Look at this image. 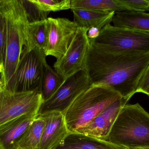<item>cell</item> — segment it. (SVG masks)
<instances>
[{"mask_svg":"<svg viewBox=\"0 0 149 149\" xmlns=\"http://www.w3.org/2000/svg\"><path fill=\"white\" fill-rule=\"evenodd\" d=\"M149 66V52L109 54L90 43L85 70L92 85L109 87L130 99Z\"/></svg>","mask_w":149,"mask_h":149,"instance_id":"cell-1","label":"cell"},{"mask_svg":"<svg viewBox=\"0 0 149 149\" xmlns=\"http://www.w3.org/2000/svg\"><path fill=\"white\" fill-rule=\"evenodd\" d=\"M0 13L6 22L5 56L0 81L2 89L10 91L26 45V29L29 22L21 0H0Z\"/></svg>","mask_w":149,"mask_h":149,"instance_id":"cell-2","label":"cell"},{"mask_svg":"<svg viewBox=\"0 0 149 149\" xmlns=\"http://www.w3.org/2000/svg\"><path fill=\"white\" fill-rule=\"evenodd\" d=\"M126 149L149 147V113L140 104H126L106 140Z\"/></svg>","mask_w":149,"mask_h":149,"instance_id":"cell-3","label":"cell"},{"mask_svg":"<svg viewBox=\"0 0 149 149\" xmlns=\"http://www.w3.org/2000/svg\"><path fill=\"white\" fill-rule=\"evenodd\" d=\"M122 97L111 88L92 85L81 93L64 113L70 133H74Z\"/></svg>","mask_w":149,"mask_h":149,"instance_id":"cell-4","label":"cell"},{"mask_svg":"<svg viewBox=\"0 0 149 149\" xmlns=\"http://www.w3.org/2000/svg\"><path fill=\"white\" fill-rule=\"evenodd\" d=\"M89 42L97 49L109 54L149 52V34L110 24L102 28L96 38Z\"/></svg>","mask_w":149,"mask_h":149,"instance_id":"cell-5","label":"cell"},{"mask_svg":"<svg viewBox=\"0 0 149 149\" xmlns=\"http://www.w3.org/2000/svg\"><path fill=\"white\" fill-rule=\"evenodd\" d=\"M44 101L38 90L0 92V129L25 115H38Z\"/></svg>","mask_w":149,"mask_h":149,"instance_id":"cell-6","label":"cell"},{"mask_svg":"<svg viewBox=\"0 0 149 149\" xmlns=\"http://www.w3.org/2000/svg\"><path fill=\"white\" fill-rule=\"evenodd\" d=\"M46 57L43 51L33 50L23 52L10 91L37 90L40 92Z\"/></svg>","mask_w":149,"mask_h":149,"instance_id":"cell-7","label":"cell"},{"mask_svg":"<svg viewBox=\"0 0 149 149\" xmlns=\"http://www.w3.org/2000/svg\"><path fill=\"white\" fill-rule=\"evenodd\" d=\"M88 30L79 28L64 55L54 64L55 71L66 80L77 73L85 70L90 42Z\"/></svg>","mask_w":149,"mask_h":149,"instance_id":"cell-8","label":"cell"},{"mask_svg":"<svg viewBox=\"0 0 149 149\" xmlns=\"http://www.w3.org/2000/svg\"><path fill=\"white\" fill-rule=\"evenodd\" d=\"M92 85L85 70L77 73L66 79L51 98L44 101L38 115L53 111L63 114L75 98Z\"/></svg>","mask_w":149,"mask_h":149,"instance_id":"cell-9","label":"cell"},{"mask_svg":"<svg viewBox=\"0 0 149 149\" xmlns=\"http://www.w3.org/2000/svg\"><path fill=\"white\" fill-rule=\"evenodd\" d=\"M47 23L48 43L45 54L58 60L68 50L78 27L74 22L66 18L48 17Z\"/></svg>","mask_w":149,"mask_h":149,"instance_id":"cell-10","label":"cell"},{"mask_svg":"<svg viewBox=\"0 0 149 149\" xmlns=\"http://www.w3.org/2000/svg\"><path fill=\"white\" fill-rule=\"evenodd\" d=\"M130 100L123 98L119 99L74 133L106 141L120 111Z\"/></svg>","mask_w":149,"mask_h":149,"instance_id":"cell-11","label":"cell"},{"mask_svg":"<svg viewBox=\"0 0 149 149\" xmlns=\"http://www.w3.org/2000/svg\"><path fill=\"white\" fill-rule=\"evenodd\" d=\"M42 115L45 121L39 149H57L70 134L61 112L53 111Z\"/></svg>","mask_w":149,"mask_h":149,"instance_id":"cell-12","label":"cell"},{"mask_svg":"<svg viewBox=\"0 0 149 149\" xmlns=\"http://www.w3.org/2000/svg\"><path fill=\"white\" fill-rule=\"evenodd\" d=\"M38 115L22 116L0 129V149H16L17 142Z\"/></svg>","mask_w":149,"mask_h":149,"instance_id":"cell-13","label":"cell"},{"mask_svg":"<svg viewBox=\"0 0 149 149\" xmlns=\"http://www.w3.org/2000/svg\"><path fill=\"white\" fill-rule=\"evenodd\" d=\"M74 17L73 22L79 28L88 30L93 28L101 30L103 27L112 22L115 12H102L85 9H72Z\"/></svg>","mask_w":149,"mask_h":149,"instance_id":"cell-14","label":"cell"},{"mask_svg":"<svg viewBox=\"0 0 149 149\" xmlns=\"http://www.w3.org/2000/svg\"><path fill=\"white\" fill-rule=\"evenodd\" d=\"M57 149H126L107 141L77 133H70Z\"/></svg>","mask_w":149,"mask_h":149,"instance_id":"cell-15","label":"cell"},{"mask_svg":"<svg viewBox=\"0 0 149 149\" xmlns=\"http://www.w3.org/2000/svg\"><path fill=\"white\" fill-rule=\"evenodd\" d=\"M112 22L115 27L136 30L149 34V13L132 10L116 12Z\"/></svg>","mask_w":149,"mask_h":149,"instance_id":"cell-16","label":"cell"},{"mask_svg":"<svg viewBox=\"0 0 149 149\" xmlns=\"http://www.w3.org/2000/svg\"><path fill=\"white\" fill-rule=\"evenodd\" d=\"M26 45L23 52L33 50H45L48 38L47 19L29 22L26 29Z\"/></svg>","mask_w":149,"mask_h":149,"instance_id":"cell-17","label":"cell"},{"mask_svg":"<svg viewBox=\"0 0 149 149\" xmlns=\"http://www.w3.org/2000/svg\"><path fill=\"white\" fill-rule=\"evenodd\" d=\"M45 121L38 115L16 145V149H39Z\"/></svg>","mask_w":149,"mask_h":149,"instance_id":"cell-18","label":"cell"},{"mask_svg":"<svg viewBox=\"0 0 149 149\" xmlns=\"http://www.w3.org/2000/svg\"><path fill=\"white\" fill-rule=\"evenodd\" d=\"M85 9L102 12L126 11L120 0H71V9Z\"/></svg>","mask_w":149,"mask_h":149,"instance_id":"cell-19","label":"cell"},{"mask_svg":"<svg viewBox=\"0 0 149 149\" xmlns=\"http://www.w3.org/2000/svg\"><path fill=\"white\" fill-rule=\"evenodd\" d=\"M65 80L48 64L47 62H45L40 89V93L44 101L51 98Z\"/></svg>","mask_w":149,"mask_h":149,"instance_id":"cell-20","label":"cell"},{"mask_svg":"<svg viewBox=\"0 0 149 149\" xmlns=\"http://www.w3.org/2000/svg\"><path fill=\"white\" fill-rule=\"evenodd\" d=\"M71 0H33L38 8L46 13L71 9Z\"/></svg>","mask_w":149,"mask_h":149,"instance_id":"cell-21","label":"cell"},{"mask_svg":"<svg viewBox=\"0 0 149 149\" xmlns=\"http://www.w3.org/2000/svg\"><path fill=\"white\" fill-rule=\"evenodd\" d=\"M127 10L149 11V0H120Z\"/></svg>","mask_w":149,"mask_h":149,"instance_id":"cell-22","label":"cell"},{"mask_svg":"<svg viewBox=\"0 0 149 149\" xmlns=\"http://www.w3.org/2000/svg\"><path fill=\"white\" fill-rule=\"evenodd\" d=\"M6 22L3 15L0 13V76L3 71L5 56Z\"/></svg>","mask_w":149,"mask_h":149,"instance_id":"cell-23","label":"cell"},{"mask_svg":"<svg viewBox=\"0 0 149 149\" xmlns=\"http://www.w3.org/2000/svg\"><path fill=\"white\" fill-rule=\"evenodd\" d=\"M149 87V66L145 71L143 75L138 87H137L136 93H143L148 89Z\"/></svg>","mask_w":149,"mask_h":149,"instance_id":"cell-24","label":"cell"},{"mask_svg":"<svg viewBox=\"0 0 149 149\" xmlns=\"http://www.w3.org/2000/svg\"><path fill=\"white\" fill-rule=\"evenodd\" d=\"M101 30L97 28H93L89 29L87 31V36L89 39H93L98 36Z\"/></svg>","mask_w":149,"mask_h":149,"instance_id":"cell-25","label":"cell"},{"mask_svg":"<svg viewBox=\"0 0 149 149\" xmlns=\"http://www.w3.org/2000/svg\"><path fill=\"white\" fill-rule=\"evenodd\" d=\"M144 94H147L149 97V87H148V89L144 92Z\"/></svg>","mask_w":149,"mask_h":149,"instance_id":"cell-26","label":"cell"},{"mask_svg":"<svg viewBox=\"0 0 149 149\" xmlns=\"http://www.w3.org/2000/svg\"><path fill=\"white\" fill-rule=\"evenodd\" d=\"M134 149H149V148H136Z\"/></svg>","mask_w":149,"mask_h":149,"instance_id":"cell-27","label":"cell"},{"mask_svg":"<svg viewBox=\"0 0 149 149\" xmlns=\"http://www.w3.org/2000/svg\"><path fill=\"white\" fill-rule=\"evenodd\" d=\"M2 90L1 86V81H0V92Z\"/></svg>","mask_w":149,"mask_h":149,"instance_id":"cell-28","label":"cell"}]
</instances>
